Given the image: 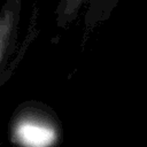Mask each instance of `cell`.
Returning <instances> with one entry per match:
<instances>
[{"mask_svg":"<svg viewBox=\"0 0 147 147\" xmlns=\"http://www.w3.org/2000/svg\"><path fill=\"white\" fill-rule=\"evenodd\" d=\"M8 139L14 147H59L63 140L62 123L48 105L26 101L9 119Z\"/></svg>","mask_w":147,"mask_h":147,"instance_id":"6da1fadb","label":"cell"},{"mask_svg":"<svg viewBox=\"0 0 147 147\" xmlns=\"http://www.w3.org/2000/svg\"><path fill=\"white\" fill-rule=\"evenodd\" d=\"M22 0H6L0 11V87L7 83L39 36L38 7L33 6L24 39L18 44Z\"/></svg>","mask_w":147,"mask_h":147,"instance_id":"7a4b0ae2","label":"cell"},{"mask_svg":"<svg viewBox=\"0 0 147 147\" xmlns=\"http://www.w3.org/2000/svg\"><path fill=\"white\" fill-rule=\"evenodd\" d=\"M118 1L119 0H86L83 44L86 42L88 36L96 26H99L110 17Z\"/></svg>","mask_w":147,"mask_h":147,"instance_id":"3957f363","label":"cell"},{"mask_svg":"<svg viewBox=\"0 0 147 147\" xmlns=\"http://www.w3.org/2000/svg\"><path fill=\"white\" fill-rule=\"evenodd\" d=\"M86 5V0H59L55 14L56 24L61 29L70 25L80 14L82 8Z\"/></svg>","mask_w":147,"mask_h":147,"instance_id":"277c9868","label":"cell"}]
</instances>
